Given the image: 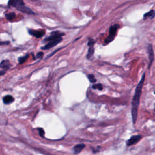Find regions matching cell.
<instances>
[{
  "mask_svg": "<svg viewBox=\"0 0 155 155\" xmlns=\"http://www.w3.org/2000/svg\"><path fill=\"white\" fill-rule=\"evenodd\" d=\"M62 40H63V38H59L58 40L48 42L47 44L46 45H45L42 48L43 49V50H48V49H50L52 47H53L57 46L58 44H59L60 42L62 41Z\"/></svg>",
  "mask_w": 155,
  "mask_h": 155,
  "instance_id": "5b68a950",
  "label": "cell"
},
{
  "mask_svg": "<svg viewBox=\"0 0 155 155\" xmlns=\"http://www.w3.org/2000/svg\"><path fill=\"white\" fill-rule=\"evenodd\" d=\"M85 145L84 144H79L73 147V150L75 154H78L82 152V150L85 148Z\"/></svg>",
  "mask_w": 155,
  "mask_h": 155,
  "instance_id": "30bf717a",
  "label": "cell"
},
{
  "mask_svg": "<svg viewBox=\"0 0 155 155\" xmlns=\"http://www.w3.org/2000/svg\"><path fill=\"white\" fill-rule=\"evenodd\" d=\"M9 44V42L8 41H0V46L8 45Z\"/></svg>",
  "mask_w": 155,
  "mask_h": 155,
  "instance_id": "44dd1931",
  "label": "cell"
},
{
  "mask_svg": "<svg viewBox=\"0 0 155 155\" xmlns=\"http://www.w3.org/2000/svg\"><path fill=\"white\" fill-rule=\"evenodd\" d=\"M28 58H29V55L27 54L25 56H24V57H23L19 58V59H18V61H19L20 64H23L28 59Z\"/></svg>",
  "mask_w": 155,
  "mask_h": 155,
  "instance_id": "e0dca14e",
  "label": "cell"
},
{
  "mask_svg": "<svg viewBox=\"0 0 155 155\" xmlns=\"http://www.w3.org/2000/svg\"><path fill=\"white\" fill-rule=\"evenodd\" d=\"M119 27V25L118 24H115L114 25L110 26L109 29V35L107 36V38L105 39L104 42L105 44H107L113 41L115 39V37L116 35L117 31Z\"/></svg>",
  "mask_w": 155,
  "mask_h": 155,
  "instance_id": "7a4b0ae2",
  "label": "cell"
},
{
  "mask_svg": "<svg viewBox=\"0 0 155 155\" xmlns=\"http://www.w3.org/2000/svg\"><path fill=\"white\" fill-rule=\"evenodd\" d=\"M95 40H94L93 39L90 38L89 40V42H88V46L89 47H90V46H94V44H95Z\"/></svg>",
  "mask_w": 155,
  "mask_h": 155,
  "instance_id": "ffe728a7",
  "label": "cell"
},
{
  "mask_svg": "<svg viewBox=\"0 0 155 155\" xmlns=\"http://www.w3.org/2000/svg\"><path fill=\"white\" fill-rule=\"evenodd\" d=\"M64 35V33H60L59 32H54L51 33V35L50 36L47 37V38H46L44 41H54L56 40H58L59 38H62V36Z\"/></svg>",
  "mask_w": 155,
  "mask_h": 155,
  "instance_id": "277c9868",
  "label": "cell"
},
{
  "mask_svg": "<svg viewBox=\"0 0 155 155\" xmlns=\"http://www.w3.org/2000/svg\"><path fill=\"white\" fill-rule=\"evenodd\" d=\"M147 51L148 53V59H149V65H148V69H150V67L153 63L154 59V53L152 44H148L147 47Z\"/></svg>",
  "mask_w": 155,
  "mask_h": 155,
  "instance_id": "52a82bcc",
  "label": "cell"
},
{
  "mask_svg": "<svg viewBox=\"0 0 155 155\" xmlns=\"http://www.w3.org/2000/svg\"><path fill=\"white\" fill-rule=\"evenodd\" d=\"M5 17L9 21H12L15 17V14L14 12H10L9 14H6Z\"/></svg>",
  "mask_w": 155,
  "mask_h": 155,
  "instance_id": "9a60e30c",
  "label": "cell"
},
{
  "mask_svg": "<svg viewBox=\"0 0 155 155\" xmlns=\"http://www.w3.org/2000/svg\"><path fill=\"white\" fill-rule=\"evenodd\" d=\"M5 72H6L5 70H2V71L0 72V76L3 75H4V74L5 73Z\"/></svg>",
  "mask_w": 155,
  "mask_h": 155,
  "instance_id": "603a6c76",
  "label": "cell"
},
{
  "mask_svg": "<svg viewBox=\"0 0 155 155\" xmlns=\"http://www.w3.org/2000/svg\"><path fill=\"white\" fill-rule=\"evenodd\" d=\"M154 111H155V107H154Z\"/></svg>",
  "mask_w": 155,
  "mask_h": 155,
  "instance_id": "cb8c5ba5",
  "label": "cell"
},
{
  "mask_svg": "<svg viewBox=\"0 0 155 155\" xmlns=\"http://www.w3.org/2000/svg\"><path fill=\"white\" fill-rule=\"evenodd\" d=\"M154 14H155L154 11L153 9L150 10L149 12H147V13H146V14H144V20H146L147 19H148V18H150V19H152V18L154 17Z\"/></svg>",
  "mask_w": 155,
  "mask_h": 155,
  "instance_id": "4fadbf2b",
  "label": "cell"
},
{
  "mask_svg": "<svg viewBox=\"0 0 155 155\" xmlns=\"http://www.w3.org/2000/svg\"><path fill=\"white\" fill-rule=\"evenodd\" d=\"M88 79L92 83H94L96 82V79L95 78V77L94 75H89L88 76Z\"/></svg>",
  "mask_w": 155,
  "mask_h": 155,
  "instance_id": "ac0fdd59",
  "label": "cell"
},
{
  "mask_svg": "<svg viewBox=\"0 0 155 155\" xmlns=\"http://www.w3.org/2000/svg\"><path fill=\"white\" fill-rule=\"evenodd\" d=\"M142 136L140 135H134L132 136L126 142L127 146H132L133 145H135L138 143V142L142 139Z\"/></svg>",
  "mask_w": 155,
  "mask_h": 155,
  "instance_id": "3957f363",
  "label": "cell"
},
{
  "mask_svg": "<svg viewBox=\"0 0 155 155\" xmlns=\"http://www.w3.org/2000/svg\"><path fill=\"white\" fill-rule=\"evenodd\" d=\"M145 79V73H144L142 76L141 79L138 83L137 87H136L135 94L133 97V100L132 102V116L133 123L135 124L137 120L138 112V107L140 102V99L142 95V90L143 88L144 83Z\"/></svg>",
  "mask_w": 155,
  "mask_h": 155,
  "instance_id": "6da1fadb",
  "label": "cell"
},
{
  "mask_svg": "<svg viewBox=\"0 0 155 155\" xmlns=\"http://www.w3.org/2000/svg\"><path fill=\"white\" fill-rule=\"evenodd\" d=\"M38 130L40 135L41 136V137H44V133H45L44 130H43V128H38Z\"/></svg>",
  "mask_w": 155,
  "mask_h": 155,
  "instance_id": "d6986e66",
  "label": "cell"
},
{
  "mask_svg": "<svg viewBox=\"0 0 155 155\" xmlns=\"http://www.w3.org/2000/svg\"><path fill=\"white\" fill-rule=\"evenodd\" d=\"M94 52H95V48L94 46H90L89 48L87 55V58L89 59H90L93 57V55H94Z\"/></svg>",
  "mask_w": 155,
  "mask_h": 155,
  "instance_id": "5bb4252c",
  "label": "cell"
},
{
  "mask_svg": "<svg viewBox=\"0 0 155 155\" xmlns=\"http://www.w3.org/2000/svg\"><path fill=\"white\" fill-rule=\"evenodd\" d=\"M10 67V64L8 60H4L1 62V63H0V67L3 68V69H5V70L9 69Z\"/></svg>",
  "mask_w": 155,
  "mask_h": 155,
  "instance_id": "8fae6325",
  "label": "cell"
},
{
  "mask_svg": "<svg viewBox=\"0 0 155 155\" xmlns=\"http://www.w3.org/2000/svg\"><path fill=\"white\" fill-rule=\"evenodd\" d=\"M29 33L31 35H32L36 38H41L43 35H44V31L43 30H32L29 29Z\"/></svg>",
  "mask_w": 155,
  "mask_h": 155,
  "instance_id": "8992f818",
  "label": "cell"
},
{
  "mask_svg": "<svg viewBox=\"0 0 155 155\" xmlns=\"http://www.w3.org/2000/svg\"><path fill=\"white\" fill-rule=\"evenodd\" d=\"M92 88L94 89H97L99 90H102L103 89V86L101 84H95L92 86Z\"/></svg>",
  "mask_w": 155,
  "mask_h": 155,
  "instance_id": "2e32d148",
  "label": "cell"
},
{
  "mask_svg": "<svg viewBox=\"0 0 155 155\" xmlns=\"http://www.w3.org/2000/svg\"><path fill=\"white\" fill-rule=\"evenodd\" d=\"M17 9L18 10H20V11L23 12V13L27 14L28 15H35L34 12L32 10H31L30 8H29L26 7V6H25V5L20 6V7L18 8Z\"/></svg>",
  "mask_w": 155,
  "mask_h": 155,
  "instance_id": "9c48e42d",
  "label": "cell"
},
{
  "mask_svg": "<svg viewBox=\"0 0 155 155\" xmlns=\"http://www.w3.org/2000/svg\"><path fill=\"white\" fill-rule=\"evenodd\" d=\"M8 5L9 6H12V7H15L17 9L18 8L20 7V6L24 5L25 4H24L23 1H20V0H18V1H16V0H13V1H9Z\"/></svg>",
  "mask_w": 155,
  "mask_h": 155,
  "instance_id": "ba28073f",
  "label": "cell"
},
{
  "mask_svg": "<svg viewBox=\"0 0 155 155\" xmlns=\"http://www.w3.org/2000/svg\"><path fill=\"white\" fill-rule=\"evenodd\" d=\"M43 57V53L42 52H40L36 55L37 58H42Z\"/></svg>",
  "mask_w": 155,
  "mask_h": 155,
  "instance_id": "7402d4cb",
  "label": "cell"
},
{
  "mask_svg": "<svg viewBox=\"0 0 155 155\" xmlns=\"http://www.w3.org/2000/svg\"><path fill=\"white\" fill-rule=\"evenodd\" d=\"M14 101V98L11 95H6L3 98V102L5 104H9L13 102Z\"/></svg>",
  "mask_w": 155,
  "mask_h": 155,
  "instance_id": "7c38bea8",
  "label": "cell"
}]
</instances>
